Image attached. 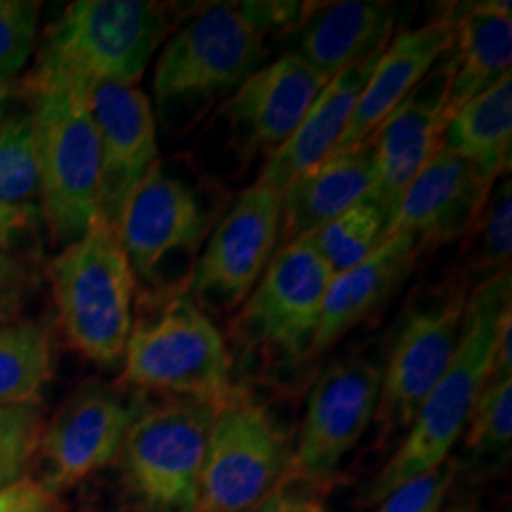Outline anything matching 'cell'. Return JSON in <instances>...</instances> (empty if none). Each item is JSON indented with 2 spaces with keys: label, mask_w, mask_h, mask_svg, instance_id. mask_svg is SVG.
Instances as JSON below:
<instances>
[{
  "label": "cell",
  "mask_w": 512,
  "mask_h": 512,
  "mask_svg": "<svg viewBox=\"0 0 512 512\" xmlns=\"http://www.w3.org/2000/svg\"><path fill=\"white\" fill-rule=\"evenodd\" d=\"M311 2H215L167 42L156 63L154 99L160 112L230 97L264 67L268 38H285Z\"/></svg>",
  "instance_id": "obj_1"
},
{
  "label": "cell",
  "mask_w": 512,
  "mask_h": 512,
  "mask_svg": "<svg viewBox=\"0 0 512 512\" xmlns=\"http://www.w3.org/2000/svg\"><path fill=\"white\" fill-rule=\"evenodd\" d=\"M169 8L148 0H76L42 40L23 90L90 95L99 84L135 86L169 33Z\"/></svg>",
  "instance_id": "obj_2"
},
{
  "label": "cell",
  "mask_w": 512,
  "mask_h": 512,
  "mask_svg": "<svg viewBox=\"0 0 512 512\" xmlns=\"http://www.w3.org/2000/svg\"><path fill=\"white\" fill-rule=\"evenodd\" d=\"M511 310V268L471 291L458 351L439 384L421 404L399 450L366 490L368 505L380 503L406 480L427 473L450 458V450L467 427L476 397L490 378L499 327L505 313Z\"/></svg>",
  "instance_id": "obj_3"
},
{
  "label": "cell",
  "mask_w": 512,
  "mask_h": 512,
  "mask_svg": "<svg viewBox=\"0 0 512 512\" xmlns=\"http://www.w3.org/2000/svg\"><path fill=\"white\" fill-rule=\"evenodd\" d=\"M133 321L124 351V382L219 404L232 389V353L207 311L183 287H164Z\"/></svg>",
  "instance_id": "obj_4"
},
{
  "label": "cell",
  "mask_w": 512,
  "mask_h": 512,
  "mask_svg": "<svg viewBox=\"0 0 512 512\" xmlns=\"http://www.w3.org/2000/svg\"><path fill=\"white\" fill-rule=\"evenodd\" d=\"M48 277L69 344L95 365H118L133 327L137 277L116 230L95 220L50 260Z\"/></svg>",
  "instance_id": "obj_5"
},
{
  "label": "cell",
  "mask_w": 512,
  "mask_h": 512,
  "mask_svg": "<svg viewBox=\"0 0 512 512\" xmlns=\"http://www.w3.org/2000/svg\"><path fill=\"white\" fill-rule=\"evenodd\" d=\"M469 281L454 274L421 287L406 302L393 330L376 418L382 440L406 435L421 404L439 384L461 342Z\"/></svg>",
  "instance_id": "obj_6"
},
{
  "label": "cell",
  "mask_w": 512,
  "mask_h": 512,
  "mask_svg": "<svg viewBox=\"0 0 512 512\" xmlns=\"http://www.w3.org/2000/svg\"><path fill=\"white\" fill-rule=\"evenodd\" d=\"M37 135L38 209L57 243L82 238L99 217V141L86 93L25 92Z\"/></svg>",
  "instance_id": "obj_7"
},
{
  "label": "cell",
  "mask_w": 512,
  "mask_h": 512,
  "mask_svg": "<svg viewBox=\"0 0 512 512\" xmlns=\"http://www.w3.org/2000/svg\"><path fill=\"white\" fill-rule=\"evenodd\" d=\"M118 461L129 494L147 512H194L215 404L167 395L131 404Z\"/></svg>",
  "instance_id": "obj_8"
},
{
  "label": "cell",
  "mask_w": 512,
  "mask_h": 512,
  "mask_svg": "<svg viewBox=\"0 0 512 512\" xmlns=\"http://www.w3.org/2000/svg\"><path fill=\"white\" fill-rule=\"evenodd\" d=\"M293 448L264 404L232 389L215 404L194 512H247L285 478Z\"/></svg>",
  "instance_id": "obj_9"
},
{
  "label": "cell",
  "mask_w": 512,
  "mask_h": 512,
  "mask_svg": "<svg viewBox=\"0 0 512 512\" xmlns=\"http://www.w3.org/2000/svg\"><path fill=\"white\" fill-rule=\"evenodd\" d=\"M332 277L308 238L277 249L232 321L230 334L236 344L268 365L294 366L304 359L310 361Z\"/></svg>",
  "instance_id": "obj_10"
},
{
  "label": "cell",
  "mask_w": 512,
  "mask_h": 512,
  "mask_svg": "<svg viewBox=\"0 0 512 512\" xmlns=\"http://www.w3.org/2000/svg\"><path fill=\"white\" fill-rule=\"evenodd\" d=\"M382 365L363 353L332 361L311 387L287 478L323 488L376 418Z\"/></svg>",
  "instance_id": "obj_11"
},
{
  "label": "cell",
  "mask_w": 512,
  "mask_h": 512,
  "mask_svg": "<svg viewBox=\"0 0 512 512\" xmlns=\"http://www.w3.org/2000/svg\"><path fill=\"white\" fill-rule=\"evenodd\" d=\"M279 194L253 184L228 205L184 285L203 311L239 308L279 247Z\"/></svg>",
  "instance_id": "obj_12"
},
{
  "label": "cell",
  "mask_w": 512,
  "mask_h": 512,
  "mask_svg": "<svg viewBox=\"0 0 512 512\" xmlns=\"http://www.w3.org/2000/svg\"><path fill=\"white\" fill-rule=\"evenodd\" d=\"M217 207L202 192L156 162L137 184L114 224L135 277L156 283L165 262L188 256L192 264L215 228Z\"/></svg>",
  "instance_id": "obj_13"
},
{
  "label": "cell",
  "mask_w": 512,
  "mask_h": 512,
  "mask_svg": "<svg viewBox=\"0 0 512 512\" xmlns=\"http://www.w3.org/2000/svg\"><path fill=\"white\" fill-rule=\"evenodd\" d=\"M454 69L456 59L450 50L366 137L376 152L378 171L363 200L380 209L389 232L406 188L442 143Z\"/></svg>",
  "instance_id": "obj_14"
},
{
  "label": "cell",
  "mask_w": 512,
  "mask_h": 512,
  "mask_svg": "<svg viewBox=\"0 0 512 512\" xmlns=\"http://www.w3.org/2000/svg\"><path fill=\"white\" fill-rule=\"evenodd\" d=\"M133 406L122 393L97 378L76 387L73 395L42 429L37 456L48 492L59 495L118 459Z\"/></svg>",
  "instance_id": "obj_15"
},
{
  "label": "cell",
  "mask_w": 512,
  "mask_h": 512,
  "mask_svg": "<svg viewBox=\"0 0 512 512\" xmlns=\"http://www.w3.org/2000/svg\"><path fill=\"white\" fill-rule=\"evenodd\" d=\"M327 82L293 54L281 55L243 80L220 109L241 160L251 162L258 154L268 160L283 147Z\"/></svg>",
  "instance_id": "obj_16"
},
{
  "label": "cell",
  "mask_w": 512,
  "mask_h": 512,
  "mask_svg": "<svg viewBox=\"0 0 512 512\" xmlns=\"http://www.w3.org/2000/svg\"><path fill=\"white\" fill-rule=\"evenodd\" d=\"M495 181L440 145L404 192L391 234L416 239L421 253L465 238L490 200Z\"/></svg>",
  "instance_id": "obj_17"
},
{
  "label": "cell",
  "mask_w": 512,
  "mask_h": 512,
  "mask_svg": "<svg viewBox=\"0 0 512 512\" xmlns=\"http://www.w3.org/2000/svg\"><path fill=\"white\" fill-rule=\"evenodd\" d=\"M88 101L99 141V217L114 228L131 190L158 162L156 116L137 86L99 84Z\"/></svg>",
  "instance_id": "obj_18"
},
{
  "label": "cell",
  "mask_w": 512,
  "mask_h": 512,
  "mask_svg": "<svg viewBox=\"0 0 512 512\" xmlns=\"http://www.w3.org/2000/svg\"><path fill=\"white\" fill-rule=\"evenodd\" d=\"M403 4L348 0L311 4L285 40L287 54L300 57L325 80L382 52L395 35Z\"/></svg>",
  "instance_id": "obj_19"
},
{
  "label": "cell",
  "mask_w": 512,
  "mask_h": 512,
  "mask_svg": "<svg viewBox=\"0 0 512 512\" xmlns=\"http://www.w3.org/2000/svg\"><path fill=\"white\" fill-rule=\"evenodd\" d=\"M452 46L454 25L444 14L418 29L401 31L391 38L366 80L348 126L329 154L363 143Z\"/></svg>",
  "instance_id": "obj_20"
},
{
  "label": "cell",
  "mask_w": 512,
  "mask_h": 512,
  "mask_svg": "<svg viewBox=\"0 0 512 512\" xmlns=\"http://www.w3.org/2000/svg\"><path fill=\"white\" fill-rule=\"evenodd\" d=\"M421 255L416 239L395 232L361 264L334 275L323 302L310 359L323 355L349 330L384 310L412 275Z\"/></svg>",
  "instance_id": "obj_21"
},
{
  "label": "cell",
  "mask_w": 512,
  "mask_h": 512,
  "mask_svg": "<svg viewBox=\"0 0 512 512\" xmlns=\"http://www.w3.org/2000/svg\"><path fill=\"white\" fill-rule=\"evenodd\" d=\"M376 171V152L365 139L298 173L279 192L281 232L277 249L308 238L361 202L376 181Z\"/></svg>",
  "instance_id": "obj_22"
},
{
  "label": "cell",
  "mask_w": 512,
  "mask_h": 512,
  "mask_svg": "<svg viewBox=\"0 0 512 512\" xmlns=\"http://www.w3.org/2000/svg\"><path fill=\"white\" fill-rule=\"evenodd\" d=\"M512 4L509 0L454 2L444 16L454 25L456 69L448 93V116L511 76Z\"/></svg>",
  "instance_id": "obj_23"
},
{
  "label": "cell",
  "mask_w": 512,
  "mask_h": 512,
  "mask_svg": "<svg viewBox=\"0 0 512 512\" xmlns=\"http://www.w3.org/2000/svg\"><path fill=\"white\" fill-rule=\"evenodd\" d=\"M382 52L330 78L293 135L266 160L256 184L279 194L298 173L329 156Z\"/></svg>",
  "instance_id": "obj_24"
},
{
  "label": "cell",
  "mask_w": 512,
  "mask_h": 512,
  "mask_svg": "<svg viewBox=\"0 0 512 512\" xmlns=\"http://www.w3.org/2000/svg\"><path fill=\"white\" fill-rule=\"evenodd\" d=\"M440 145L473 162L494 181L511 175V76L454 110L448 116Z\"/></svg>",
  "instance_id": "obj_25"
},
{
  "label": "cell",
  "mask_w": 512,
  "mask_h": 512,
  "mask_svg": "<svg viewBox=\"0 0 512 512\" xmlns=\"http://www.w3.org/2000/svg\"><path fill=\"white\" fill-rule=\"evenodd\" d=\"M52 376V334L35 319L0 327V406L38 403Z\"/></svg>",
  "instance_id": "obj_26"
},
{
  "label": "cell",
  "mask_w": 512,
  "mask_h": 512,
  "mask_svg": "<svg viewBox=\"0 0 512 512\" xmlns=\"http://www.w3.org/2000/svg\"><path fill=\"white\" fill-rule=\"evenodd\" d=\"M463 241L458 274L469 281L471 289L511 268V175H503L495 181L490 200Z\"/></svg>",
  "instance_id": "obj_27"
},
{
  "label": "cell",
  "mask_w": 512,
  "mask_h": 512,
  "mask_svg": "<svg viewBox=\"0 0 512 512\" xmlns=\"http://www.w3.org/2000/svg\"><path fill=\"white\" fill-rule=\"evenodd\" d=\"M389 238V226L372 203L351 205L342 215L308 236L315 253L325 260L332 274H342L361 264Z\"/></svg>",
  "instance_id": "obj_28"
},
{
  "label": "cell",
  "mask_w": 512,
  "mask_h": 512,
  "mask_svg": "<svg viewBox=\"0 0 512 512\" xmlns=\"http://www.w3.org/2000/svg\"><path fill=\"white\" fill-rule=\"evenodd\" d=\"M40 200L37 135L29 109L0 114V203L37 205Z\"/></svg>",
  "instance_id": "obj_29"
},
{
  "label": "cell",
  "mask_w": 512,
  "mask_h": 512,
  "mask_svg": "<svg viewBox=\"0 0 512 512\" xmlns=\"http://www.w3.org/2000/svg\"><path fill=\"white\" fill-rule=\"evenodd\" d=\"M465 450L473 459H499L511 454L512 378L488 380L476 397L463 431Z\"/></svg>",
  "instance_id": "obj_30"
},
{
  "label": "cell",
  "mask_w": 512,
  "mask_h": 512,
  "mask_svg": "<svg viewBox=\"0 0 512 512\" xmlns=\"http://www.w3.org/2000/svg\"><path fill=\"white\" fill-rule=\"evenodd\" d=\"M44 429L40 404L0 406V490L27 476Z\"/></svg>",
  "instance_id": "obj_31"
},
{
  "label": "cell",
  "mask_w": 512,
  "mask_h": 512,
  "mask_svg": "<svg viewBox=\"0 0 512 512\" xmlns=\"http://www.w3.org/2000/svg\"><path fill=\"white\" fill-rule=\"evenodd\" d=\"M42 2L0 0V88H12L35 50Z\"/></svg>",
  "instance_id": "obj_32"
},
{
  "label": "cell",
  "mask_w": 512,
  "mask_h": 512,
  "mask_svg": "<svg viewBox=\"0 0 512 512\" xmlns=\"http://www.w3.org/2000/svg\"><path fill=\"white\" fill-rule=\"evenodd\" d=\"M459 473L458 459L414 476L385 495L376 512H439Z\"/></svg>",
  "instance_id": "obj_33"
},
{
  "label": "cell",
  "mask_w": 512,
  "mask_h": 512,
  "mask_svg": "<svg viewBox=\"0 0 512 512\" xmlns=\"http://www.w3.org/2000/svg\"><path fill=\"white\" fill-rule=\"evenodd\" d=\"M247 512H327V509L323 488L285 476L270 494Z\"/></svg>",
  "instance_id": "obj_34"
},
{
  "label": "cell",
  "mask_w": 512,
  "mask_h": 512,
  "mask_svg": "<svg viewBox=\"0 0 512 512\" xmlns=\"http://www.w3.org/2000/svg\"><path fill=\"white\" fill-rule=\"evenodd\" d=\"M0 512H69L59 495L48 492L35 478H21L0 490Z\"/></svg>",
  "instance_id": "obj_35"
},
{
  "label": "cell",
  "mask_w": 512,
  "mask_h": 512,
  "mask_svg": "<svg viewBox=\"0 0 512 512\" xmlns=\"http://www.w3.org/2000/svg\"><path fill=\"white\" fill-rule=\"evenodd\" d=\"M38 219H42L38 205L0 203V249L10 251Z\"/></svg>",
  "instance_id": "obj_36"
},
{
  "label": "cell",
  "mask_w": 512,
  "mask_h": 512,
  "mask_svg": "<svg viewBox=\"0 0 512 512\" xmlns=\"http://www.w3.org/2000/svg\"><path fill=\"white\" fill-rule=\"evenodd\" d=\"M27 279V266L18 256L0 249V291H16Z\"/></svg>",
  "instance_id": "obj_37"
},
{
  "label": "cell",
  "mask_w": 512,
  "mask_h": 512,
  "mask_svg": "<svg viewBox=\"0 0 512 512\" xmlns=\"http://www.w3.org/2000/svg\"><path fill=\"white\" fill-rule=\"evenodd\" d=\"M18 291H0V327L14 321L18 313Z\"/></svg>",
  "instance_id": "obj_38"
},
{
  "label": "cell",
  "mask_w": 512,
  "mask_h": 512,
  "mask_svg": "<svg viewBox=\"0 0 512 512\" xmlns=\"http://www.w3.org/2000/svg\"><path fill=\"white\" fill-rule=\"evenodd\" d=\"M16 97V90L14 88H0V114L8 109L10 101Z\"/></svg>",
  "instance_id": "obj_39"
},
{
  "label": "cell",
  "mask_w": 512,
  "mask_h": 512,
  "mask_svg": "<svg viewBox=\"0 0 512 512\" xmlns=\"http://www.w3.org/2000/svg\"><path fill=\"white\" fill-rule=\"evenodd\" d=\"M446 512H482L478 509V505H476L475 501H469V503H461V505H456V507H452L450 511Z\"/></svg>",
  "instance_id": "obj_40"
}]
</instances>
